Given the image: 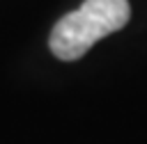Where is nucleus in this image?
Returning <instances> with one entry per match:
<instances>
[{
    "instance_id": "obj_1",
    "label": "nucleus",
    "mask_w": 147,
    "mask_h": 144,
    "mask_svg": "<svg viewBox=\"0 0 147 144\" xmlns=\"http://www.w3.org/2000/svg\"><path fill=\"white\" fill-rule=\"evenodd\" d=\"M131 7L126 0H85L78 9L64 14L48 39L57 59L74 62L83 57L99 39L126 25Z\"/></svg>"
}]
</instances>
